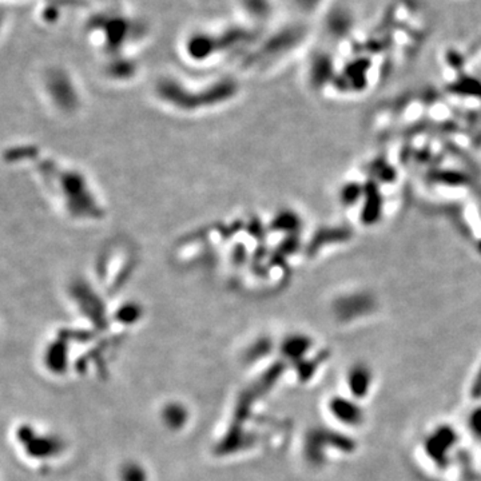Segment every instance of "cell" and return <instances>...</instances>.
I'll return each mask as SVG.
<instances>
[]
</instances>
